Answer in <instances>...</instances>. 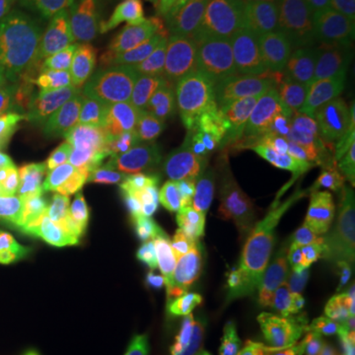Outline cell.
<instances>
[{"instance_id":"obj_14","label":"cell","mask_w":355,"mask_h":355,"mask_svg":"<svg viewBox=\"0 0 355 355\" xmlns=\"http://www.w3.org/2000/svg\"><path fill=\"white\" fill-rule=\"evenodd\" d=\"M288 219L324 243L343 235L354 223L347 168L336 162L320 174L300 196Z\"/></svg>"},{"instance_id":"obj_16","label":"cell","mask_w":355,"mask_h":355,"mask_svg":"<svg viewBox=\"0 0 355 355\" xmlns=\"http://www.w3.org/2000/svg\"><path fill=\"white\" fill-rule=\"evenodd\" d=\"M214 216V207L168 191L156 235V247L186 254H205L209 247Z\"/></svg>"},{"instance_id":"obj_2","label":"cell","mask_w":355,"mask_h":355,"mask_svg":"<svg viewBox=\"0 0 355 355\" xmlns=\"http://www.w3.org/2000/svg\"><path fill=\"white\" fill-rule=\"evenodd\" d=\"M279 153L263 130L205 135L184 148L168 168L164 188L214 209L259 202Z\"/></svg>"},{"instance_id":"obj_43","label":"cell","mask_w":355,"mask_h":355,"mask_svg":"<svg viewBox=\"0 0 355 355\" xmlns=\"http://www.w3.org/2000/svg\"><path fill=\"white\" fill-rule=\"evenodd\" d=\"M26 4H28V6H30V4H32V2H36V0H24Z\"/></svg>"},{"instance_id":"obj_34","label":"cell","mask_w":355,"mask_h":355,"mask_svg":"<svg viewBox=\"0 0 355 355\" xmlns=\"http://www.w3.org/2000/svg\"><path fill=\"white\" fill-rule=\"evenodd\" d=\"M30 334V328L10 306L0 304V338H14V336H24Z\"/></svg>"},{"instance_id":"obj_42","label":"cell","mask_w":355,"mask_h":355,"mask_svg":"<svg viewBox=\"0 0 355 355\" xmlns=\"http://www.w3.org/2000/svg\"><path fill=\"white\" fill-rule=\"evenodd\" d=\"M292 2H298V4H302V6H306V8H308V12H312V10L316 8V4L320 2V0H292Z\"/></svg>"},{"instance_id":"obj_25","label":"cell","mask_w":355,"mask_h":355,"mask_svg":"<svg viewBox=\"0 0 355 355\" xmlns=\"http://www.w3.org/2000/svg\"><path fill=\"white\" fill-rule=\"evenodd\" d=\"M142 300H144V294L135 282L123 286L116 294H113L101 306V310L97 312L95 320L89 324L91 334H93V342H101L114 331L132 326L137 322Z\"/></svg>"},{"instance_id":"obj_10","label":"cell","mask_w":355,"mask_h":355,"mask_svg":"<svg viewBox=\"0 0 355 355\" xmlns=\"http://www.w3.org/2000/svg\"><path fill=\"white\" fill-rule=\"evenodd\" d=\"M326 76H338V71L320 65L310 67L306 73L275 93L235 109L214 101L200 114V128L205 135H217L229 130H268L280 127L304 107Z\"/></svg>"},{"instance_id":"obj_18","label":"cell","mask_w":355,"mask_h":355,"mask_svg":"<svg viewBox=\"0 0 355 355\" xmlns=\"http://www.w3.org/2000/svg\"><path fill=\"white\" fill-rule=\"evenodd\" d=\"M330 243L320 241L300 225L284 219L280 223L270 263L280 284H308L326 265Z\"/></svg>"},{"instance_id":"obj_22","label":"cell","mask_w":355,"mask_h":355,"mask_svg":"<svg viewBox=\"0 0 355 355\" xmlns=\"http://www.w3.org/2000/svg\"><path fill=\"white\" fill-rule=\"evenodd\" d=\"M154 89L144 87L125 101L111 105L95 113L83 128V140H114V142H137L146 116L148 103L153 99Z\"/></svg>"},{"instance_id":"obj_13","label":"cell","mask_w":355,"mask_h":355,"mask_svg":"<svg viewBox=\"0 0 355 355\" xmlns=\"http://www.w3.org/2000/svg\"><path fill=\"white\" fill-rule=\"evenodd\" d=\"M291 38L284 0H245L229 16L216 40L200 44L198 64L202 67L219 64L245 44L270 50Z\"/></svg>"},{"instance_id":"obj_28","label":"cell","mask_w":355,"mask_h":355,"mask_svg":"<svg viewBox=\"0 0 355 355\" xmlns=\"http://www.w3.org/2000/svg\"><path fill=\"white\" fill-rule=\"evenodd\" d=\"M328 343L336 355H355V296L345 300L331 316Z\"/></svg>"},{"instance_id":"obj_15","label":"cell","mask_w":355,"mask_h":355,"mask_svg":"<svg viewBox=\"0 0 355 355\" xmlns=\"http://www.w3.org/2000/svg\"><path fill=\"white\" fill-rule=\"evenodd\" d=\"M334 164L326 150H280L268 168L259 203L277 219H288L306 188Z\"/></svg>"},{"instance_id":"obj_3","label":"cell","mask_w":355,"mask_h":355,"mask_svg":"<svg viewBox=\"0 0 355 355\" xmlns=\"http://www.w3.org/2000/svg\"><path fill=\"white\" fill-rule=\"evenodd\" d=\"M324 320L322 298L308 284L277 286L257 302L219 312L211 331L247 347H270L300 342Z\"/></svg>"},{"instance_id":"obj_21","label":"cell","mask_w":355,"mask_h":355,"mask_svg":"<svg viewBox=\"0 0 355 355\" xmlns=\"http://www.w3.org/2000/svg\"><path fill=\"white\" fill-rule=\"evenodd\" d=\"M277 286H280V280L270 261L247 265L233 272L214 268L211 304L217 312L243 308L257 302L266 292L275 291Z\"/></svg>"},{"instance_id":"obj_39","label":"cell","mask_w":355,"mask_h":355,"mask_svg":"<svg viewBox=\"0 0 355 355\" xmlns=\"http://www.w3.org/2000/svg\"><path fill=\"white\" fill-rule=\"evenodd\" d=\"M16 338H0V355H12L14 345H16Z\"/></svg>"},{"instance_id":"obj_11","label":"cell","mask_w":355,"mask_h":355,"mask_svg":"<svg viewBox=\"0 0 355 355\" xmlns=\"http://www.w3.org/2000/svg\"><path fill=\"white\" fill-rule=\"evenodd\" d=\"M193 99L178 85L154 89L139 137L144 172L160 178L176 162L190 140Z\"/></svg>"},{"instance_id":"obj_29","label":"cell","mask_w":355,"mask_h":355,"mask_svg":"<svg viewBox=\"0 0 355 355\" xmlns=\"http://www.w3.org/2000/svg\"><path fill=\"white\" fill-rule=\"evenodd\" d=\"M153 342V336L139 326H128L97 342L93 355H140Z\"/></svg>"},{"instance_id":"obj_41","label":"cell","mask_w":355,"mask_h":355,"mask_svg":"<svg viewBox=\"0 0 355 355\" xmlns=\"http://www.w3.org/2000/svg\"><path fill=\"white\" fill-rule=\"evenodd\" d=\"M349 190H352V205H354V219H355V162L349 168Z\"/></svg>"},{"instance_id":"obj_38","label":"cell","mask_w":355,"mask_h":355,"mask_svg":"<svg viewBox=\"0 0 355 355\" xmlns=\"http://www.w3.org/2000/svg\"><path fill=\"white\" fill-rule=\"evenodd\" d=\"M10 166H12V156H10V150H8V144L0 137V172L10 170Z\"/></svg>"},{"instance_id":"obj_1","label":"cell","mask_w":355,"mask_h":355,"mask_svg":"<svg viewBox=\"0 0 355 355\" xmlns=\"http://www.w3.org/2000/svg\"><path fill=\"white\" fill-rule=\"evenodd\" d=\"M83 58L71 40L36 20L0 40V137L10 156L34 164L76 123Z\"/></svg>"},{"instance_id":"obj_32","label":"cell","mask_w":355,"mask_h":355,"mask_svg":"<svg viewBox=\"0 0 355 355\" xmlns=\"http://www.w3.org/2000/svg\"><path fill=\"white\" fill-rule=\"evenodd\" d=\"M338 67L355 71V22L328 36Z\"/></svg>"},{"instance_id":"obj_26","label":"cell","mask_w":355,"mask_h":355,"mask_svg":"<svg viewBox=\"0 0 355 355\" xmlns=\"http://www.w3.org/2000/svg\"><path fill=\"white\" fill-rule=\"evenodd\" d=\"M30 180L32 170L0 172V229L20 223L38 225L30 207Z\"/></svg>"},{"instance_id":"obj_33","label":"cell","mask_w":355,"mask_h":355,"mask_svg":"<svg viewBox=\"0 0 355 355\" xmlns=\"http://www.w3.org/2000/svg\"><path fill=\"white\" fill-rule=\"evenodd\" d=\"M26 8L24 0H0V40L22 24Z\"/></svg>"},{"instance_id":"obj_35","label":"cell","mask_w":355,"mask_h":355,"mask_svg":"<svg viewBox=\"0 0 355 355\" xmlns=\"http://www.w3.org/2000/svg\"><path fill=\"white\" fill-rule=\"evenodd\" d=\"M178 343L170 342V340H162V338H154L150 345L142 352L140 355H176Z\"/></svg>"},{"instance_id":"obj_5","label":"cell","mask_w":355,"mask_h":355,"mask_svg":"<svg viewBox=\"0 0 355 355\" xmlns=\"http://www.w3.org/2000/svg\"><path fill=\"white\" fill-rule=\"evenodd\" d=\"M150 77L142 62L139 18H127L113 26L83 67L76 119L83 121L103 109L125 101L140 89L148 87Z\"/></svg>"},{"instance_id":"obj_9","label":"cell","mask_w":355,"mask_h":355,"mask_svg":"<svg viewBox=\"0 0 355 355\" xmlns=\"http://www.w3.org/2000/svg\"><path fill=\"white\" fill-rule=\"evenodd\" d=\"M282 219L259 202L216 209L207 261L216 270L233 272L254 263H268Z\"/></svg>"},{"instance_id":"obj_37","label":"cell","mask_w":355,"mask_h":355,"mask_svg":"<svg viewBox=\"0 0 355 355\" xmlns=\"http://www.w3.org/2000/svg\"><path fill=\"white\" fill-rule=\"evenodd\" d=\"M253 355H318L312 349H292L288 345H270L253 352Z\"/></svg>"},{"instance_id":"obj_6","label":"cell","mask_w":355,"mask_h":355,"mask_svg":"<svg viewBox=\"0 0 355 355\" xmlns=\"http://www.w3.org/2000/svg\"><path fill=\"white\" fill-rule=\"evenodd\" d=\"M158 184L160 178L144 170L105 182H79L60 203L51 239L69 251H87L103 229Z\"/></svg>"},{"instance_id":"obj_17","label":"cell","mask_w":355,"mask_h":355,"mask_svg":"<svg viewBox=\"0 0 355 355\" xmlns=\"http://www.w3.org/2000/svg\"><path fill=\"white\" fill-rule=\"evenodd\" d=\"M336 76H326L298 113L277 128L263 130L279 150H326Z\"/></svg>"},{"instance_id":"obj_23","label":"cell","mask_w":355,"mask_h":355,"mask_svg":"<svg viewBox=\"0 0 355 355\" xmlns=\"http://www.w3.org/2000/svg\"><path fill=\"white\" fill-rule=\"evenodd\" d=\"M326 153L343 168H352L355 162V71L352 69H342L336 76Z\"/></svg>"},{"instance_id":"obj_36","label":"cell","mask_w":355,"mask_h":355,"mask_svg":"<svg viewBox=\"0 0 355 355\" xmlns=\"http://www.w3.org/2000/svg\"><path fill=\"white\" fill-rule=\"evenodd\" d=\"M12 355H38V347H36V340H34L32 331L16 338Z\"/></svg>"},{"instance_id":"obj_19","label":"cell","mask_w":355,"mask_h":355,"mask_svg":"<svg viewBox=\"0 0 355 355\" xmlns=\"http://www.w3.org/2000/svg\"><path fill=\"white\" fill-rule=\"evenodd\" d=\"M150 0H38L40 10L77 28L87 38H101L127 18H139Z\"/></svg>"},{"instance_id":"obj_24","label":"cell","mask_w":355,"mask_h":355,"mask_svg":"<svg viewBox=\"0 0 355 355\" xmlns=\"http://www.w3.org/2000/svg\"><path fill=\"white\" fill-rule=\"evenodd\" d=\"M51 239V229L38 225H12L0 229V298L8 296L16 288L38 247Z\"/></svg>"},{"instance_id":"obj_8","label":"cell","mask_w":355,"mask_h":355,"mask_svg":"<svg viewBox=\"0 0 355 355\" xmlns=\"http://www.w3.org/2000/svg\"><path fill=\"white\" fill-rule=\"evenodd\" d=\"M166 200L168 190L158 184L103 229L85 251L89 272L128 275L132 266L156 247Z\"/></svg>"},{"instance_id":"obj_40","label":"cell","mask_w":355,"mask_h":355,"mask_svg":"<svg viewBox=\"0 0 355 355\" xmlns=\"http://www.w3.org/2000/svg\"><path fill=\"white\" fill-rule=\"evenodd\" d=\"M352 22H355V2H354V6L349 8V12H347V16H345V18H343V20H342V24L338 26V28H336L334 32L342 30V28H345V26H349V24H352ZM334 32H331V34H334Z\"/></svg>"},{"instance_id":"obj_27","label":"cell","mask_w":355,"mask_h":355,"mask_svg":"<svg viewBox=\"0 0 355 355\" xmlns=\"http://www.w3.org/2000/svg\"><path fill=\"white\" fill-rule=\"evenodd\" d=\"M91 343V326H60L36 338L38 355H87Z\"/></svg>"},{"instance_id":"obj_7","label":"cell","mask_w":355,"mask_h":355,"mask_svg":"<svg viewBox=\"0 0 355 355\" xmlns=\"http://www.w3.org/2000/svg\"><path fill=\"white\" fill-rule=\"evenodd\" d=\"M142 62L150 81L180 85L198 67L200 36L193 0H160L139 16Z\"/></svg>"},{"instance_id":"obj_4","label":"cell","mask_w":355,"mask_h":355,"mask_svg":"<svg viewBox=\"0 0 355 355\" xmlns=\"http://www.w3.org/2000/svg\"><path fill=\"white\" fill-rule=\"evenodd\" d=\"M316 65L331 71L340 69L326 40L318 32L300 34L270 50L253 48L223 79L217 89L216 101L229 109L249 105L284 87Z\"/></svg>"},{"instance_id":"obj_12","label":"cell","mask_w":355,"mask_h":355,"mask_svg":"<svg viewBox=\"0 0 355 355\" xmlns=\"http://www.w3.org/2000/svg\"><path fill=\"white\" fill-rule=\"evenodd\" d=\"M128 275L146 298L184 300L214 308V266L205 254H186L154 247L132 266Z\"/></svg>"},{"instance_id":"obj_31","label":"cell","mask_w":355,"mask_h":355,"mask_svg":"<svg viewBox=\"0 0 355 355\" xmlns=\"http://www.w3.org/2000/svg\"><path fill=\"white\" fill-rule=\"evenodd\" d=\"M355 0H320L316 8L310 12L314 32L322 36H330L331 32L342 24V20L347 16Z\"/></svg>"},{"instance_id":"obj_20","label":"cell","mask_w":355,"mask_h":355,"mask_svg":"<svg viewBox=\"0 0 355 355\" xmlns=\"http://www.w3.org/2000/svg\"><path fill=\"white\" fill-rule=\"evenodd\" d=\"M81 182H105L142 172V154L137 142L83 140L76 153L64 160Z\"/></svg>"},{"instance_id":"obj_30","label":"cell","mask_w":355,"mask_h":355,"mask_svg":"<svg viewBox=\"0 0 355 355\" xmlns=\"http://www.w3.org/2000/svg\"><path fill=\"white\" fill-rule=\"evenodd\" d=\"M176 355H253V349L207 330L186 340L178 347Z\"/></svg>"}]
</instances>
